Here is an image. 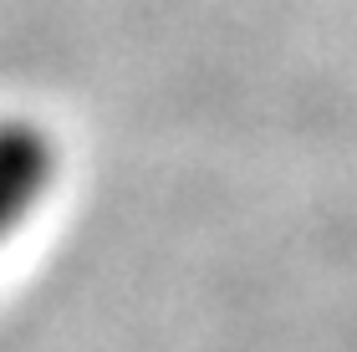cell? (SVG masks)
Masks as SVG:
<instances>
[{"label":"cell","mask_w":357,"mask_h":352,"mask_svg":"<svg viewBox=\"0 0 357 352\" xmlns=\"http://www.w3.org/2000/svg\"><path fill=\"white\" fill-rule=\"evenodd\" d=\"M56 174V148L36 123H0V240L41 204Z\"/></svg>","instance_id":"cell-1"}]
</instances>
